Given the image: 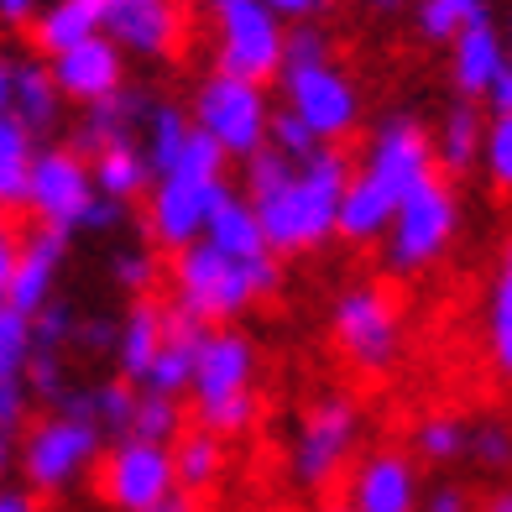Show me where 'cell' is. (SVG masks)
<instances>
[{"instance_id":"43","label":"cell","mask_w":512,"mask_h":512,"mask_svg":"<svg viewBox=\"0 0 512 512\" xmlns=\"http://www.w3.org/2000/svg\"><path fill=\"white\" fill-rule=\"evenodd\" d=\"M110 277H115V288H121V293L147 298L152 277H157V262H152L147 251H115V256H110Z\"/></svg>"},{"instance_id":"7","label":"cell","mask_w":512,"mask_h":512,"mask_svg":"<svg viewBox=\"0 0 512 512\" xmlns=\"http://www.w3.org/2000/svg\"><path fill=\"white\" fill-rule=\"evenodd\" d=\"M189 115H194V126H199V131H209L230 157H241V162H251L256 152L267 147V136H272L267 84H251V79H236V74H220V68H215L209 79H199Z\"/></svg>"},{"instance_id":"30","label":"cell","mask_w":512,"mask_h":512,"mask_svg":"<svg viewBox=\"0 0 512 512\" xmlns=\"http://www.w3.org/2000/svg\"><path fill=\"white\" fill-rule=\"evenodd\" d=\"M37 152L32 147V131L16 121V115H0V204L6 209H21L27 204V183H32V168H37Z\"/></svg>"},{"instance_id":"25","label":"cell","mask_w":512,"mask_h":512,"mask_svg":"<svg viewBox=\"0 0 512 512\" xmlns=\"http://www.w3.org/2000/svg\"><path fill=\"white\" fill-rule=\"evenodd\" d=\"M481 152H486V121L476 115V100H455L445 115H439L434 162L445 168V178H455V173H471Z\"/></svg>"},{"instance_id":"15","label":"cell","mask_w":512,"mask_h":512,"mask_svg":"<svg viewBox=\"0 0 512 512\" xmlns=\"http://www.w3.org/2000/svg\"><path fill=\"white\" fill-rule=\"evenodd\" d=\"M361 173L371 183H382V189L403 204L418 183L434 178V136L418 126L413 115H392V121H382L377 136H371Z\"/></svg>"},{"instance_id":"3","label":"cell","mask_w":512,"mask_h":512,"mask_svg":"<svg viewBox=\"0 0 512 512\" xmlns=\"http://www.w3.org/2000/svg\"><path fill=\"white\" fill-rule=\"evenodd\" d=\"M256 345L251 335H241L236 324L209 330L199 345V366H194V424L215 429L220 439L246 434L256 424Z\"/></svg>"},{"instance_id":"45","label":"cell","mask_w":512,"mask_h":512,"mask_svg":"<svg viewBox=\"0 0 512 512\" xmlns=\"http://www.w3.org/2000/svg\"><path fill=\"white\" fill-rule=\"evenodd\" d=\"M424 512H476V502L460 481H434L424 492Z\"/></svg>"},{"instance_id":"56","label":"cell","mask_w":512,"mask_h":512,"mask_svg":"<svg viewBox=\"0 0 512 512\" xmlns=\"http://www.w3.org/2000/svg\"><path fill=\"white\" fill-rule=\"evenodd\" d=\"M319 512H351V507H345V502H335V507H319Z\"/></svg>"},{"instance_id":"20","label":"cell","mask_w":512,"mask_h":512,"mask_svg":"<svg viewBox=\"0 0 512 512\" xmlns=\"http://www.w3.org/2000/svg\"><path fill=\"white\" fill-rule=\"evenodd\" d=\"M58 105H63V89L53 79V63L42 53L11 58L0 68V115H16L32 136L58 126Z\"/></svg>"},{"instance_id":"9","label":"cell","mask_w":512,"mask_h":512,"mask_svg":"<svg viewBox=\"0 0 512 512\" xmlns=\"http://www.w3.org/2000/svg\"><path fill=\"white\" fill-rule=\"evenodd\" d=\"M455 225H460V199L450 189V178H429L398 204L392 215V230H387V267L392 272H424L434 267L445 246L455 241Z\"/></svg>"},{"instance_id":"39","label":"cell","mask_w":512,"mask_h":512,"mask_svg":"<svg viewBox=\"0 0 512 512\" xmlns=\"http://www.w3.org/2000/svg\"><path fill=\"white\" fill-rule=\"evenodd\" d=\"M267 147H277V152H283V157H293V162H309L324 142H319V136L309 131V121H304V115H293L288 105L283 110H272V136H267Z\"/></svg>"},{"instance_id":"27","label":"cell","mask_w":512,"mask_h":512,"mask_svg":"<svg viewBox=\"0 0 512 512\" xmlns=\"http://www.w3.org/2000/svg\"><path fill=\"white\" fill-rule=\"evenodd\" d=\"M486 356L512 382V241L502 246L492 288H486Z\"/></svg>"},{"instance_id":"13","label":"cell","mask_w":512,"mask_h":512,"mask_svg":"<svg viewBox=\"0 0 512 512\" xmlns=\"http://www.w3.org/2000/svg\"><path fill=\"white\" fill-rule=\"evenodd\" d=\"M283 105L293 115H304L309 131L319 136L324 147H340L345 136L356 131V121H361V95H356V84L345 79L335 63L304 68V74H283Z\"/></svg>"},{"instance_id":"29","label":"cell","mask_w":512,"mask_h":512,"mask_svg":"<svg viewBox=\"0 0 512 512\" xmlns=\"http://www.w3.org/2000/svg\"><path fill=\"white\" fill-rule=\"evenodd\" d=\"M173 465H178V492H209L225 471V439L215 429H183V439L173 445Z\"/></svg>"},{"instance_id":"37","label":"cell","mask_w":512,"mask_h":512,"mask_svg":"<svg viewBox=\"0 0 512 512\" xmlns=\"http://www.w3.org/2000/svg\"><path fill=\"white\" fill-rule=\"evenodd\" d=\"M471 460L486 476H507L512 471V424L507 418H476L471 424Z\"/></svg>"},{"instance_id":"6","label":"cell","mask_w":512,"mask_h":512,"mask_svg":"<svg viewBox=\"0 0 512 512\" xmlns=\"http://www.w3.org/2000/svg\"><path fill=\"white\" fill-rule=\"evenodd\" d=\"M361 445V403L351 392H324L304 408L293 429V450H288V471L304 492H324L330 481L345 476Z\"/></svg>"},{"instance_id":"35","label":"cell","mask_w":512,"mask_h":512,"mask_svg":"<svg viewBox=\"0 0 512 512\" xmlns=\"http://www.w3.org/2000/svg\"><path fill=\"white\" fill-rule=\"evenodd\" d=\"M136 439H152V445H178L183 439V403L168 392H147L142 387V408H136Z\"/></svg>"},{"instance_id":"18","label":"cell","mask_w":512,"mask_h":512,"mask_svg":"<svg viewBox=\"0 0 512 512\" xmlns=\"http://www.w3.org/2000/svg\"><path fill=\"white\" fill-rule=\"evenodd\" d=\"M48 63H53V79L63 89V100H74L84 110L126 95V53L115 48L110 37H89V42H79V48H68Z\"/></svg>"},{"instance_id":"12","label":"cell","mask_w":512,"mask_h":512,"mask_svg":"<svg viewBox=\"0 0 512 512\" xmlns=\"http://www.w3.org/2000/svg\"><path fill=\"white\" fill-rule=\"evenodd\" d=\"M63 251H68V230L53 225H27L21 241H0V304H11L21 314H42L58 304V272H63Z\"/></svg>"},{"instance_id":"16","label":"cell","mask_w":512,"mask_h":512,"mask_svg":"<svg viewBox=\"0 0 512 512\" xmlns=\"http://www.w3.org/2000/svg\"><path fill=\"white\" fill-rule=\"evenodd\" d=\"M345 507L351 512H424V481L418 455L408 450H371L345 476Z\"/></svg>"},{"instance_id":"55","label":"cell","mask_w":512,"mask_h":512,"mask_svg":"<svg viewBox=\"0 0 512 512\" xmlns=\"http://www.w3.org/2000/svg\"><path fill=\"white\" fill-rule=\"evenodd\" d=\"M366 6H371V11H377V16H392V11H403V6H408V0H366Z\"/></svg>"},{"instance_id":"34","label":"cell","mask_w":512,"mask_h":512,"mask_svg":"<svg viewBox=\"0 0 512 512\" xmlns=\"http://www.w3.org/2000/svg\"><path fill=\"white\" fill-rule=\"evenodd\" d=\"M32 351H37V340H32V314L0 304V382H21V377H27Z\"/></svg>"},{"instance_id":"49","label":"cell","mask_w":512,"mask_h":512,"mask_svg":"<svg viewBox=\"0 0 512 512\" xmlns=\"http://www.w3.org/2000/svg\"><path fill=\"white\" fill-rule=\"evenodd\" d=\"M486 105H492V115H512V53H507V68H502V79H497Z\"/></svg>"},{"instance_id":"2","label":"cell","mask_w":512,"mask_h":512,"mask_svg":"<svg viewBox=\"0 0 512 512\" xmlns=\"http://www.w3.org/2000/svg\"><path fill=\"white\" fill-rule=\"evenodd\" d=\"M283 283L277 251L262 256H225L220 246L194 241L189 251L173 256V304L204 319L209 330H220L236 314H246L256 298H272Z\"/></svg>"},{"instance_id":"22","label":"cell","mask_w":512,"mask_h":512,"mask_svg":"<svg viewBox=\"0 0 512 512\" xmlns=\"http://www.w3.org/2000/svg\"><path fill=\"white\" fill-rule=\"evenodd\" d=\"M162 345H168V335H162V304H152V298H136V309L121 319V345H115V377H126L142 387L152 361L162 356Z\"/></svg>"},{"instance_id":"54","label":"cell","mask_w":512,"mask_h":512,"mask_svg":"<svg viewBox=\"0 0 512 512\" xmlns=\"http://www.w3.org/2000/svg\"><path fill=\"white\" fill-rule=\"evenodd\" d=\"M481 512H512V481H507V486H497V492L481 502Z\"/></svg>"},{"instance_id":"57","label":"cell","mask_w":512,"mask_h":512,"mask_svg":"<svg viewBox=\"0 0 512 512\" xmlns=\"http://www.w3.org/2000/svg\"><path fill=\"white\" fill-rule=\"evenodd\" d=\"M507 42H512V16H507Z\"/></svg>"},{"instance_id":"21","label":"cell","mask_w":512,"mask_h":512,"mask_svg":"<svg viewBox=\"0 0 512 512\" xmlns=\"http://www.w3.org/2000/svg\"><path fill=\"white\" fill-rule=\"evenodd\" d=\"M105 6L110 0H53V6H42L32 21V48L42 58H58L89 37H105Z\"/></svg>"},{"instance_id":"1","label":"cell","mask_w":512,"mask_h":512,"mask_svg":"<svg viewBox=\"0 0 512 512\" xmlns=\"http://www.w3.org/2000/svg\"><path fill=\"white\" fill-rule=\"evenodd\" d=\"M351 162L340 147H319L309 162H293L277 147H262L246 162V199L256 204L277 256L314 251L340 236V199L351 189Z\"/></svg>"},{"instance_id":"28","label":"cell","mask_w":512,"mask_h":512,"mask_svg":"<svg viewBox=\"0 0 512 512\" xmlns=\"http://www.w3.org/2000/svg\"><path fill=\"white\" fill-rule=\"evenodd\" d=\"M152 183H157V173H152V162H147L142 142L105 147V152L95 157V189H100L105 199H115V204L136 199L142 189H152Z\"/></svg>"},{"instance_id":"51","label":"cell","mask_w":512,"mask_h":512,"mask_svg":"<svg viewBox=\"0 0 512 512\" xmlns=\"http://www.w3.org/2000/svg\"><path fill=\"white\" fill-rule=\"evenodd\" d=\"M0 512H37V497L27 486H6V492H0Z\"/></svg>"},{"instance_id":"40","label":"cell","mask_w":512,"mask_h":512,"mask_svg":"<svg viewBox=\"0 0 512 512\" xmlns=\"http://www.w3.org/2000/svg\"><path fill=\"white\" fill-rule=\"evenodd\" d=\"M335 63L330 58V37H324L319 21H304V27H288V53H283V74H304V68Z\"/></svg>"},{"instance_id":"38","label":"cell","mask_w":512,"mask_h":512,"mask_svg":"<svg viewBox=\"0 0 512 512\" xmlns=\"http://www.w3.org/2000/svg\"><path fill=\"white\" fill-rule=\"evenodd\" d=\"M486 183L502 194H512V115H492L486 121V152H481Z\"/></svg>"},{"instance_id":"52","label":"cell","mask_w":512,"mask_h":512,"mask_svg":"<svg viewBox=\"0 0 512 512\" xmlns=\"http://www.w3.org/2000/svg\"><path fill=\"white\" fill-rule=\"evenodd\" d=\"M147 512H199V502H194V492H173V497H162V502L147 507Z\"/></svg>"},{"instance_id":"44","label":"cell","mask_w":512,"mask_h":512,"mask_svg":"<svg viewBox=\"0 0 512 512\" xmlns=\"http://www.w3.org/2000/svg\"><path fill=\"white\" fill-rule=\"evenodd\" d=\"M74 345L84 356H115V345H121V324L115 319H79V335H74Z\"/></svg>"},{"instance_id":"36","label":"cell","mask_w":512,"mask_h":512,"mask_svg":"<svg viewBox=\"0 0 512 512\" xmlns=\"http://www.w3.org/2000/svg\"><path fill=\"white\" fill-rule=\"evenodd\" d=\"M194 366H199V345H162V356L147 371V392H168V398H183L194 392Z\"/></svg>"},{"instance_id":"46","label":"cell","mask_w":512,"mask_h":512,"mask_svg":"<svg viewBox=\"0 0 512 512\" xmlns=\"http://www.w3.org/2000/svg\"><path fill=\"white\" fill-rule=\"evenodd\" d=\"M27 403H32V392H27V382H0V429H16L21 418H27Z\"/></svg>"},{"instance_id":"26","label":"cell","mask_w":512,"mask_h":512,"mask_svg":"<svg viewBox=\"0 0 512 512\" xmlns=\"http://www.w3.org/2000/svg\"><path fill=\"white\" fill-rule=\"evenodd\" d=\"M147 110H152V105L131 100V95H115V100H105V105H95V110H84V126L74 131V142H68V147L95 162L105 147L136 142V126L147 121Z\"/></svg>"},{"instance_id":"33","label":"cell","mask_w":512,"mask_h":512,"mask_svg":"<svg viewBox=\"0 0 512 512\" xmlns=\"http://www.w3.org/2000/svg\"><path fill=\"white\" fill-rule=\"evenodd\" d=\"M136 408H142V387L126 377H110L95 387V424L115 439H126L136 429Z\"/></svg>"},{"instance_id":"24","label":"cell","mask_w":512,"mask_h":512,"mask_svg":"<svg viewBox=\"0 0 512 512\" xmlns=\"http://www.w3.org/2000/svg\"><path fill=\"white\" fill-rule=\"evenodd\" d=\"M392 215H398V199H392L382 183H371L366 173H356L345 199H340V241H351V246L387 241Z\"/></svg>"},{"instance_id":"14","label":"cell","mask_w":512,"mask_h":512,"mask_svg":"<svg viewBox=\"0 0 512 512\" xmlns=\"http://www.w3.org/2000/svg\"><path fill=\"white\" fill-rule=\"evenodd\" d=\"M220 189H225V183H204V178H189V173L157 178L147 189V236L157 246H168L173 256L189 251L194 241H204Z\"/></svg>"},{"instance_id":"10","label":"cell","mask_w":512,"mask_h":512,"mask_svg":"<svg viewBox=\"0 0 512 512\" xmlns=\"http://www.w3.org/2000/svg\"><path fill=\"white\" fill-rule=\"evenodd\" d=\"M100 189H95V162L74 147H42L37 152V168L27 183V215L37 225H53V230H84L89 209H95Z\"/></svg>"},{"instance_id":"48","label":"cell","mask_w":512,"mask_h":512,"mask_svg":"<svg viewBox=\"0 0 512 512\" xmlns=\"http://www.w3.org/2000/svg\"><path fill=\"white\" fill-rule=\"evenodd\" d=\"M115 225H121V204L100 194L95 209H89V220H84V230H115Z\"/></svg>"},{"instance_id":"31","label":"cell","mask_w":512,"mask_h":512,"mask_svg":"<svg viewBox=\"0 0 512 512\" xmlns=\"http://www.w3.org/2000/svg\"><path fill=\"white\" fill-rule=\"evenodd\" d=\"M142 131H147L142 152H147V162H152V173H157V178L178 173L183 152H189V136H194V115H183L178 105H152L147 121H142Z\"/></svg>"},{"instance_id":"53","label":"cell","mask_w":512,"mask_h":512,"mask_svg":"<svg viewBox=\"0 0 512 512\" xmlns=\"http://www.w3.org/2000/svg\"><path fill=\"white\" fill-rule=\"evenodd\" d=\"M445 6H450L460 21H476V16H486V0H445Z\"/></svg>"},{"instance_id":"47","label":"cell","mask_w":512,"mask_h":512,"mask_svg":"<svg viewBox=\"0 0 512 512\" xmlns=\"http://www.w3.org/2000/svg\"><path fill=\"white\" fill-rule=\"evenodd\" d=\"M267 6H272L277 16H283L288 27H304V21H314L324 6H330V0H267Z\"/></svg>"},{"instance_id":"5","label":"cell","mask_w":512,"mask_h":512,"mask_svg":"<svg viewBox=\"0 0 512 512\" xmlns=\"http://www.w3.org/2000/svg\"><path fill=\"white\" fill-rule=\"evenodd\" d=\"M105 429L89 424V418H68V413H48L42 424H32L21 434V450H16V471L21 486L32 497H63L89 465L105 460Z\"/></svg>"},{"instance_id":"32","label":"cell","mask_w":512,"mask_h":512,"mask_svg":"<svg viewBox=\"0 0 512 512\" xmlns=\"http://www.w3.org/2000/svg\"><path fill=\"white\" fill-rule=\"evenodd\" d=\"M413 455L418 465H455L471 455V424L460 413H424L413 424Z\"/></svg>"},{"instance_id":"4","label":"cell","mask_w":512,"mask_h":512,"mask_svg":"<svg viewBox=\"0 0 512 512\" xmlns=\"http://www.w3.org/2000/svg\"><path fill=\"white\" fill-rule=\"evenodd\" d=\"M209 32H215V68L251 84L283 79L288 27L267 0H209Z\"/></svg>"},{"instance_id":"23","label":"cell","mask_w":512,"mask_h":512,"mask_svg":"<svg viewBox=\"0 0 512 512\" xmlns=\"http://www.w3.org/2000/svg\"><path fill=\"white\" fill-rule=\"evenodd\" d=\"M209 246H220L225 256H262L272 251L267 246V230H262V215H256V204L246 194H236L225 183L220 199H215V215H209V230H204Z\"/></svg>"},{"instance_id":"19","label":"cell","mask_w":512,"mask_h":512,"mask_svg":"<svg viewBox=\"0 0 512 512\" xmlns=\"http://www.w3.org/2000/svg\"><path fill=\"white\" fill-rule=\"evenodd\" d=\"M507 53H512L507 27H497L492 16L465 21L460 37L450 42V84H455V95L460 100H492V89H497L502 68H507Z\"/></svg>"},{"instance_id":"50","label":"cell","mask_w":512,"mask_h":512,"mask_svg":"<svg viewBox=\"0 0 512 512\" xmlns=\"http://www.w3.org/2000/svg\"><path fill=\"white\" fill-rule=\"evenodd\" d=\"M0 16H6L11 27H32V21H37V0H0Z\"/></svg>"},{"instance_id":"11","label":"cell","mask_w":512,"mask_h":512,"mask_svg":"<svg viewBox=\"0 0 512 512\" xmlns=\"http://www.w3.org/2000/svg\"><path fill=\"white\" fill-rule=\"evenodd\" d=\"M178 492V465L173 445H152V439H115L100 460V497L115 512H147L162 497Z\"/></svg>"},{"instance_id":"42","label":"cell","mask_w":512,"mask_h":512,"mask_svg":"<svg viewBox=\"0 0 512 512\" xmlns=\"http://www.w3.org/2000/svg\"><path fill=\"white\" fill-rule=\"evenodd\" d=\"M74 335H79V314L63 304H48L37 319H32V340H37V351H63V345H74Z\"/></svg>"},{"instance_id":"17","label":"cell","mask_w":512,"mask_h":512,"mask_svg":"<svg viewBox=\"0 0 512 512\" xmlns=\"http://www.w3.org/2000/svg\"><path fill=\"white\" fill-rule=\"evenodd\" d=\"M105 37L126 58L162 63L183 42V11L178 0H110L105 6Z\"/></svg>"},{"instance_id":"41","label":"cell","mask_w":512,"mask_h":512,"mask_svg":"<svg viewBox=\"0 0 512 512\" xmlns=\"http://www.w3.org/2000/svg\"><path fill=\"white\" fill-rule=\"evenodd\" d=\"M27 392L37 403H48V408H58V398L68 392V382H63V351H32V361H27Z\"/></svg>"},{"instance_id":"8","label":"cell","mask_w":512,"mask_h":512,"mask_svg":"<svg viewBox=\"0 0 512 512\" xmlns=\"http://www.w3.org/2000/svg\"><path fill=\"white\" fill-rule=\"evenodd\" d=\"M330 340L356 371H371V377L387 371L403 351V314L392 304V293L377 283L345 288L330 309Z\"/></svg>"}]
</instances>
